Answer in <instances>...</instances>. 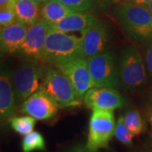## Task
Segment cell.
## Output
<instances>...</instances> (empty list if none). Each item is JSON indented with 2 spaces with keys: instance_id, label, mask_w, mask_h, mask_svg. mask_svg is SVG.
<instances>
[{
  "instance_id": "cell-12",
  "label": "cell",
  "mask_w": 152,
  "mask_h": 152,
  "mask_svg": "<svg viewBox=\"0 0 152 152\" xmlns=\"http://www.w3.org/2000/svg\"><path fill=\"white\" fill-rule=\"evenodd\" d=\"M59 108L58 104L49 94L40 90L31 95L22 104L20 113L37 120H48L55 117Z\"/></svg>"
},
{
  "instance_id": "cell-11",
  "label": "cell",
  "mask_w": 152,
  "mask_h": 152,
  "mask_svg": "<svg viewBox=\"0 0 152 152\" xmlns=\"http://www.w3.org/2000/svg\"><path fill=\"white\" fill-rule=\"evenodd\" d=\"M82 101L86 107L92 110L113 111L124 105L120 93L115 88L108 87H92L85 94Z\"/></svg>"
},
{
  "instance_id": "cell-10",
  "label": "cell",
  "mask_w": 152,
  "mask_h": 152,
  "mask_svg": "<svg viewBox=\"0 0 152 152\" xmlns=\"http://www.w3.org/2000/svg\"><path fill=\"white\" fill-rule=\"evenodd\" d=\"M81 33L82 52L86 59L91 58L107 51L109 33L106 23L98 20Z\"/></svg>"
},
{
  "instance_id": "cell-14",
  "label": "cell",
  "mask_w": 152,
  "mask_h": 152,
  "mask_svg": "<svg viewBox=\"0 0 152 152\" xmlns=\"http://www.w3.org/2000/svg\"><path fill=\"white\" fill-rule=\"evenodd\" d=\"M16 97L9 73L1 72L0 75V117L2 120L10 119L16 112Z\"/></svg>"
},
{
  "instance_id": "cell-28",
  "label": "cell",
  "mask_w": 152,
  "mask_h": 152,
  "mask_svg": "<svg viewBox=\"0 0 152 152\" xmlns=\"http://www.w3.org/2000/svg\"><path fill=\"white\" fill-rule=\"evenodd\" d=\"M147 118H148V121L151 124V127L152 129V111L151 109H149L148 113H147Z\"/></svg>"
},
{
  "instance_id": "cell-23",
  "label": "cell",
  "mask_w": 152,
  "mask_h": 152,
  "mask_svg": "<svg viewBox=\"0 0 152 152\" xmlns=\"http://www.w3.org/2000/svg\"><path fill=\"white\" fill-rule=\"evenodd\" d=\"M17 20L16 15L14 7H6L0 9V26L5 27L15 23Z\"/></svg>"
},
{
  "instance_id": "cell-2",
  "label": "cell",
  "mask_w": 152,
  "mask_h": 152,
  "mask_svg": "<svg viewBox=\"0 0 152 152\" xmlns=\"http://www.w3.org/2000/svg\"><path fill=\"white\" fill-rule=\"evenodd\" d=\"M83 58L81 38L51 29L45 42L43 63L58 66Z\"/></svg>"
},
{
  "instance_id": "cell-26",
  "label": "cell",
  "mask_w": 152,
  "mask_h": 152,
  "mask_svg": "<svg viewBox=\"0 0 152 152\" xmlns=\"http://www.w3.org/2000/svg\"><path fill=\"white\" fill-rule=\"evenodd\" d=\"M16 0H0V9L6 7H14Z\"/></svg>"
},
{
  "instance_id": "cell-9",
  "label": "cell",
  "mask_w": 152,
  "mask_h": 152,
  "mask_svg": "<svg viewBox=\"0 0 152 152\" xmlns=\"http://www.w3.org/2000/svg\"><path fill=\"white\" fill-rule=\"evenodd\" d=\"M56 67L68 77L80 100H83L85 94L94 87L86 58H78Z\"/></svg>"
},
{
  "instance_id": "cell-31",
  "label": "cell",
  "mask_w": 152,
  "mask_h": 152,
  "mask_svg": "<svg viewBox=\"0 0 152 152\" xmlns=\"http://www.w3.org/2000/svg\"><path fill=\"white\" fill-rule=\"evenodd\" d=\"M129 152H146L145 150H143V149H140V148H134V149H132L131 151H129Z\"/></svg>"
},
{
  "instance_id": "cell-25",
  "label": "cell",
  "mask_w": 152,
  "mask_h": 152,
  "mask_svg": "<svg viewBox=\"0 0 152 152\" xmlns=\"http://www.w3.org/2000/svg\"><path fill=\"white\" fill-rule=\"evenodd\" d=\"M64 152H101L99 151H94L91 149H89L86 145L83 144H77L75 145H72Z\"/></svg>"
},
{
  "instance_id": "cell-7",
  "label": "cell",
  "mask_w": 152,
  "mask_h": 152,
  "mask_svg": "<svg viewBox=\"0 0 152 152\" xmlns=\"http://www.w3.org/2000/svg\"><path fill=\"white\" fill-rule=\"evenodd\" d=\"M86 60L94 87L117 88L118 86L120 84L118 69L112 52L106 51Z\"/></svg>"
},
{
  "instance_id": "cell-15",
  "label": "cell",
  "mask_w": 152,
  "mask_h": 152,
  "mask_svg": "<svg viewBox=\"0 0 152 152\" xmlns=\"http://www.w3.org/2000/svg\"><path fill=\"white\" fill-rule=\"evenodd\" d=\"M98 19L89 13L75 12L73 11L61 21L55 24L52 28L63 32H72V31H84L91 26Z\"/></svg>"
},
{
  "instance_id": "cell-19",
  "label": "cell",
  "mask_w": 152,
  "mask_h": 152,
  "mask_svg": "<svg viewBox=\"0 0 152 152\" xmlns=\"http://www.w3.org/2000/svg\"><path fill=\"white\" fill-rule=\"evenodd\" d=\"M11 128L21 135L31 133L35 128L37 119L31 116H14L9 119Z\"/></svg>"
},
{
  "instance_id": "cell-8",
  "label": "cell",
  "mask_w": 152,
  "mask_h": 152,
  "mask_svg": "<svg viewBox=\"0 0 152 152\" xmlns=\"http://www.w3.org/2000/svg\"><path fill=\"white\" fill-rule=\"evenodd\" d=\"M52 25L42 18L28 27L26 37L18 52L25 60H36L42 62L45 42Z\"/></svg>"
},
{
  "instance_id": "cell-21",
  "label": "cell",
  "mask_w": 152,
  "mask_h": 152,
  "mask_svg": "<svg viewBox=\"0 0 152 152\" xmlns=\"http://www.w3.org/2000/svg\"><path fill=\"white\" fill-rule=\"evenodd\" d=\"M114 135L116 139L126 146H133V134L126 126L124 117H119L116 123Z\"/></svg>"
},
{
  "instance_id": "cell-29",
  "label": "cell",
  "mask_w": 152,
  "mask_h": 152,
  "mask_svg": "<svg viewBox=\"0 0 152 152\" xmlns=\"http://www.w3.org/2000/svg\"><path fill=\"white\" fill-rule=\"evenodd\" d=\"M113 3H115V0H102L101 4L102 6H106L107 4H113Z\"/></svg>"
},
{
  "instance_id": "cell-36",
  "label": "cell",
  "mask_w": 152,
  "mask_h": 152,
  "mask_svg": "<svg viewBox=\"0 0 152 152\" xmlns=\"http://www.w3.org/2000/svg\"><path fill=\"white\" fill-rule=\"evenodd\" d=\"M102 0H95V2H98L99 4H101V3H102Z\"/></svg>"
},
{
  "instance_id": "cell-17",
  "label": "cell",
  "mask_w": 152,
  "mask_h": 152,
  "mask_svg": "<svg viewBox=\"0 0 152 152\" xmlns=\"http://www.w3.org/2000/svg\"><path fill=\"white\" fill-rule=\"evenodd\" d=\"M72 12L73 10L58 0H48L41 7V17L52 26Z\"/></svg>"
},
{
  "instance_id": "cell-5",
  "label": "cell",
  "mask_w": 152,
  "mask_h": 152,
  "mask_svg": "<svg viewBox=\"0 0 152 152\" xmlns=\"http://www.w3.org/2000/svg\"><path fill=\"white\" fill-rule=\"evenodd\" d=\"M118 69L120 84L124 88L137 90L145 86L148 74L145 60L134 48L128 47L124 49Z\"/></svg>"
},
{
  "instance_id": "cell-27",
  "label": "cell",
  "mask_w": 152,
  "mask_h": 152,
  "mask_svg": "<svg viewBox=\"0 0 152 152\" xmlns=\"http://www.w3.org/2000/svg\"><path fill=\"white\" fill-rule=\"evenodd\" d=\"M151 1H152V0H134V1H133V2H131V3H133V4H136L147 5Z\"/></svg>"
},
{
  "instance_id": "cell-13",
  "label": "cell",
  "mask_w": 152,
  "mask_h": 152,
  "mask_svg": "<svg viewBox=\"0 0 152 152\" xmlns=\"http://www.w3.org/2000/svg\"><path fill=\"white\" fill-rule=\"evenodd\" d=\"M28 26L16 21L10 26L1 28L0 47L4 54H14L18 53L26 37Z\"/></svg>"
},
{
  "instance_id": "cell-3",
  "label": "cell",
  "mask_w": 152,
  "mask_h": 152,
  "mask_svg": "<svg viewBox=\"0 0 152 152\" xmlns=\"http://www.w3.org/2000/svg\"><path fill=\"white\" fill-rule=\"evenodd\" d=\"M46 66L39 61L25 60L16 68L12 84L17 103L23 104L31 95L41 90Z\"/></svg>"
},
{
  "instance_id": "cell-1",
  "label": "cell",
  "mask_w": 152,
  "mask_h": 152,
  "mask_svg": "<svg viewBox=\"0 0 152 152\" xmlns=\"http://www.w3.org/2000/svg\"><path fill=\"white\" fill-rule=\"evenodd\" d=\"M113 14L127 35L137 42L152 41V14L146 5L118 4Z\"/></svg>"
},
{
  "instance_id": "cell-32",
  "label": "cell",
  "mask_w": 152,
  "mask_h": 152,
  "mask_svg": "<svg viewBox=\"0 0 152 152\" xmlns=\"http://www.w3.org/2000/svg\"><path fill=\"white\" fill-rule=\"evenodd\" d=\"M145 150V151L146 152H152V143L148 144Z\"/></svg>"
},
{
  "instance_id": "cell-35",
  "label": "cell",
  "mask_w": 152,
  "mask_h": 152,
  "mask_svg": "<svg viewBox=\"0 0 152 152\" xmlns=\"http://www.w3.org/2000/svg\"><path fill=\"white\" fill-rule=\"evenodd\" d=\"M34 1H36L37 3H38L39 4H43L45 3L46 1H48V0H34Z\"/></svg>"
},
{
  "instance_id": "cell-18",
  "label": "cell",
  "mask_w": 152,
  "mask_h": 152,
  "mask_svg": "<svg viewBox=\"0 0 152 152\" xmlns=\"http://www.w3.org/2000/svg\"><path fill=\"white\" fill-rule=\"evenodd\" d=\"M21 148L23 152H32L36 151H45L46 142L41 133L37 131H32L31 133L24 136L21 142Z\"/></svg>"
},
{
  "instance_id": "cell-34",
  "label": "cell",
  "mask_w": 152,
  "mask_h": 152,
  "mask_svg": "<svg viewBox=\"0 0 152 152\" xmlns=\"http://www.w3.org/2000/svg\"><path fill=\"white\" fill-rule=\"evenodd\" d=\"M146 6L149 8V10H150V11L151 12V14H152V1H151V2H150Z\"/></svg>"
},
{
  "instance_id": "cell-4",
  "label": "cell",
  "mask_w": 152,
  "mask_h": 152,
  "mask_svg": "<svg viewBox=\"0 0 152 152\" xmlns=\"http://www.w3.org/2000/svg\"><path fill=\"white\" fill-rule=\"evenodd\" d=\"M41 90L53 98L60 108L78 106L81 102L68 77L54 65L46 66Z\"/></svg>"
},
{
  "instance_id": "cell-16",
  "label": "cell",
  "mask_w": 152,
  "mask_h": 152,
  "mask_svg": "<svg viewBox=\"0 0 152 152\" xmlns=\"http://www.w3.org/2000/svg\"><path fill=\"white\" fill-rule=\"evenodd\" d=\"M14 8L17 20L28 26L41 19V7L34 0H16Z\"/></svg>"
},
{
  "instance_id": "cell-20",
  "label": "cell",
  "mask_w": 152,
  "mask_h": 152,
  "mask_svg": "<svg viewBox=\"0 0 152 152\" xmlns=\"http://www.w3.org/2000/svg\"><path fill=\"white\" fill-rule=\"evenodd\" d=\"M124 123L129 129L133 136H138L141 134L145 129V122L141 114L136 109H129L126 112Z\"/></svg>"
},
{
  "instance_id": "cell-6",
  "label": "cell",
  "mask_w": 152,
  "mask_h": 152,
  "mask_svg": "<svg viewBox=\"0 0 152 152\" xmlns=\"http://www.w3.org/2000/svg\"><path fill=\"white\" fill-rule=\"evenodd\" d=\"M115 126L113 111L93 110L89 122L86 146L94 151L107 148L114 135Z\"/></svg>"
},
{
  "instance_id": "cell-33",
  "label": "cell",
  "mask_w": 152,
  "mask_h": 152,
  "mask_svg": "<svg viewBox=\"0 0 152 152\" xmlns=\"http://www.w3.org/2000/svg\"><path fill=\"white\" fill-rule=\"evenodd\" d=\"M149 109H151L152 111V94L150 97V100H149Z\"/></svg>"
},
{
  "instance_id": "cell-30",
  "label": "cell",
  "mask_w": 152,
  "mask_h": 152,
  "mask_svg": "<svg viewBox=\"0 0 152 152\" xmlns=\"http://www.w3.org/2000/svg\"><path fill=\"white\" fill-rule=\"evenodd\" d=\"M134 0H115L116 4H125V3H131Z\"/></svg>"
},
{
  "instance_id": "cell-22",
  "label": "cell",
  "mask_w": 152,
  "mask_h": 152,
  "mask_svg": "<svg viewBox=\"0 0 152 152\" xmlns=\"http://www.w3.org/2000/svg\"><path fill=\"white\" fill-rule=\"evenodd\" d=\"M75 12L87 13L94 7L95 0H58Z\"/></svg>"
},
{
  "instance_id": "cell-24",
  "label": "cell",
  "mask_w": 152,
  "mask_h": 152,
  "mask_svg": "<svg viewBox=\"0 0 152 152\" xmlns=\"http://www.w3.org/2000/svg\"><path fill=\"white\" fill-rule=\"evenodd\" d=\"M147 46L144 52V60L146 67L147 74L152 80V41L147 42Z\"/></svg>"
}]
</instances>
